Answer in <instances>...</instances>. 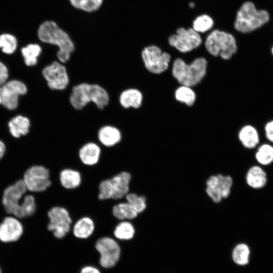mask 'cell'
<instances>
[{"mask_svg":"<svg viewBox=\"0 0 273 273\" xmlns=\"http://www.w3.org/2000/svg\"><path fill=\"white\" fill-rule=\"evenodd\" d=\"M37 36L42 42L57 47V57L63 64L70 60L75 50L74 42L69 33L53 20H46L40 24Z\"/></svg>","mask_w":273,"mask_h":273,"instance_id":"obj_1","label":"cell"},{"mask_svg":"<svg viewBox=\"0 0 273 273\" xmlns=\"http://www.w3.org/2000/svg\"><path fill=\"white\" fill-rule=\"evenodd\" d=\"M270 20L269 13L258 9L251 1L244 2L237 11L234 27L241 33H251L267 23Z\"/></svg>","mask_w":273,"mask_h":273,"instance_id":"obj_2","label":"cell"},{"mask_svg":"<svg viewBox=\"0 0 273 273\" xmlns=\"http://www.w3.org/2000/svg\"><path fill=\"white\" fill-rule=\"evenodd\" d=\"M69 101L77 110L82 109L90 102L103 109L108 104L109 96L105 89L98 84L81 83L73 87Z\"/></svg>","mask_w":273,"mask_h":273,"instance_id":"obj_3","label":"cell"},{"mask_svg":"<svg viewBox=\"0 0 273 273\" xmlns=\"http://www.w3.org/2000/svg\"><path fill=\"white\" fill-rule=\"evenodd\" d=\"M206 51L213 56L230 59L237 52L236 38L232 33L214 28L207 34L204 41Z\"/></svg>","mask_w":273,"mask_h":273,"instance_id":"obj_4","label":"cell"},{"mask_svg":"<svg viewBox=\"0 0 273 273\" xmlns=\"http://www.w3.org/2000/svg\"><path fill=\"white\" fill-rule=\"evenodd\" d=\"M207 62L203 57L194 59L187 64L183 59L176 58L173 62L172 73L181 85L193 86L198 84L205 76Z\"/></svg>","mask_w":273,"mask_h":273,"instance_id":"obj_5","label":"cell"},{"mask_svg":"<svg viewBox=\"0 0 273 273\" xmlns=\"http://www.w3.org/2000/svg\"><path fill=\"white\" fill-rule=\"evenodd\" d=\"M131 176L129 172H121L111 178L102 181L99 187L100 200L121 199L128 194Z\"/></svg>","mask_w":273,"mask_h":273,"instance_id":"obj_6","label":"cell"},{"mask_svg":"<svg viewBox=\"0 0 273 273\" xmlns=\"http://www.w3.org/2000/svg\"><path fill=\"white\" fill-rule=\"evenodd\" d=\"M167 42L169 46L180 53H188L199 48L203 42L201 35L192 27L177 28L174 33L168 36Z\"/></svg>","mask_w":273,"mask_h":273,"instance_id":"obj_7","label":"cell"},{"mask_svg":"<svg viewBox=\"0 0 273 273\" xmlns=\"http://www.w3.org/2000/svg\"><path fill=\"white\" fill-rule=\"evenodd\" d=\"M22 179L28 191L31 193L43 192L52 185L49 170L38 164L30 166L26 169Z\"/></svg>","mask_w":273,"mask_h":273,"instance_id":"obj_8","label":"cell"},{"mask_svg":"<svg viewBox=\"0 0 273 273\" xmlns=\"http://www.w3.org/2000/svg\"><path fill=\"white\" fill-rule=\"evenodd\" d=\"M27 192L22 178L5 187L1 196V204L5 212L15 216Z\"/></svg>","mask_w":273,"mask_h":273,"instance_id":"obj_9","label":"cell"},{"mask_svg":"<svg viewBox=\"0 0 273 273\" xmlns=\"http://www.w3.org/2000/svg\"><path fill=\"white\" fill-rule=\"evenodd\" d=\"M141 57L146 68L151 73L160 74L166 71L171 60L170 55L163 52L158 46H146L141 52Z\"/></svg>","mask_w":273,"mask_h":273,"instance_id":"obj_10","label":"cell"},{"mask_svg":"<svg viewBox=\"0 0 273 273\" xmlns=\"http://www.w3.org/2000/svg\"><path fill=\"white\" fill-rule=\"evenodd\" d=\"M2 87L1 106L8 111L17 110L20 105V97L26 95L28 88L26 84L19 79L8 80Z\"/></svg>","mask_w":273,"mask_h":273,"instance_id":"obj_11","label":"cell"},{"mask_svg":"<svg viewBox=\"0 0 273 273\" xmlns=\"http://www.w3.org/2000/svg\"><path fill=\"white\" fill-rule=\"evenodd\" d=\"M233 179L231 175L221 173L210 175L206 181L205 192L215 203H219L231 195Z\"/></svg>","mask_w":273,"mask_h":273,"instance_id":"obj_12","label":"cell"},{"mask_svg":"<svg viewBox=\"0 0 273 273\" xmlns=\"http://www.w3.org/2000/svg\"><path fill=\"white\" fill-rule=\"evenodd\" d=\"M47 215L49 219L48 230L56 238H64L69 232L72 223L68 211L64 207L54 206L49 210Z\"/></svg>","mask_w":273,"mask_h":273,"instance_id":"obj_13","label":"cell"},{"mask_svg":"<svg viewBox=\"0 0 273 273\" xmlns=\"http://www.w3.org/2000/svg\"><path fill=\"white\" fill-rule=\"evenodd\" d=\"M41 73L48 86L51 90H63L69 84V78L66 68L59 61H53L44 67Z\"/></svg>","mask_w":273,"mask_h":273,"instance_id":"obj_14","label":"cell"},{"mask_svg":"<svg viewBox=\"0 0 273 273\" xmlns=\"http://www.w3.org/2000/svg\"><path fill=\"white\" fill-rule=\"evenodd\" d=\"M95 247L100 253V263L105 268L113 267L120 256V248L114 239L103 237L97 241Z\"/></svg>","mask_w":273,"mask_h":273,"instance_id":"obj_15","label":"cell"},{"mask_svg":"<svg viewBox=\"0 0 273 273\" xmlns=\"http://www.w3.org/2000/svg\"><path fill=\"white\" fill-rule=\"evenodd\" d=\"M24 231V225L20 219L8 215L0 222V241L5 243L17 242L23 236Z\"/></svg>","mask_w":273,"mask_h":273,"instance_id":"obj_16","label":"cell"},{"mask_svg":"<svg viewBox=\"0 0 273 273\" xmlns=\"http://www.w3.org/2000/svg\"><path fill=\"white\" fill-rule=\"evenodd\" d=\"M7 127L9 133L11 136L18 139L29 134L31 122L27 116L18 114L9 120Z\"/></svg>","mask_w":273,"mask_h":273,"instance_id":"obj_17","label":"cell"},{"mask_svg":"<svg viewBox=\"0 0 273 273\" xmlns=\"http://www.w3.org/2000/svg\"><path fill=\"white\" fill-rule=\"evenodd\" d=\"M245 180L250 188L260 189L264 187L267 184V174L261 166L253 165L248 170Z\"/></svg>","mask_w":273,"mask_h":273,"instance_id":"obj_18","label":"cell"},{"mask_svg":"<svg viewBox=\"0 0 273 273\" xmlns=\"http://www.w3.org/2000/svg\"><path fill=\"white\" fill-rule=\"evenodd\" d=\"M238 138L243 146L248 149L256 148L260 143L259 133L257 128L252 125L243 126L239 132Z\"/></svg>","mask_w":273,"mask_h":273,"instance_id":"obj_19","label":"cell"},{"mask_svg":"<svg viewBox=\"0 0 273 273\" xmlns=\"http://www.w3.org/2000/svg\"><path fill=\"white\" fill-rule=\"evenodd\" d=\"M142 93L135 88H128L123 91L120 95L119 101L124 108H139L143 101Z\"/></svg>","mask_w":273,"mask_h":273,"instance_id":"obj_20","label":"cell"},{"mask_svg":"<svg viewBox=\"0 0 273 273\" xmlns=\"http://www.w3.org/2000/svg\"><path fill=\"white\" fill-rule=\"evenodd\" d=\"M101 154L100 147L94 143H88L83 145L79 151V157L81 162L87 165L97 164Z\"/></svg>","mask_w":273,"mask_h":273,"instance_id":"obj_21","label":"cell"},{"mask_svg":"<svg viewBox=\"0 0 273 273\" xmlns=\"http://www.w3.org/2000/svg\"><path fill=\"white\" fill-rule=\"evenodd\" d=\"M98 139L105 146L111 147L118 143L121 139L120 131L116 127L106 125L98 131Z\"/></svg>","mask_w":273,"mask_h":273,"instance_id":"obj_22","label":"cell"},{"mask_svg":"<svg viewBox=\"0 0 273 273\" xmlns=\"http://www.w3.org/2000/svg\"><path fill=\"white\" fill-rule=\"evenodd\" d=\"M41 52V46L37 43H30L22 48L21 53L25 65L27 67L36 66Z\"/></svg>","mask_w":273,"mask_h":273,"instance_id":"obj_23","label":"cell"},{"mask_svg":"<svg viewBox=\"0 0 273 273\" xmlns=\"http://www.w3.org/2000/svg\"><path fill=\"white\" fill-rule=\"evenodd\" d=\"M36 208L35 197L32 194H26L15 216L20 219L27 218L35 213Z\"/></svg>","mask_w":273,"mask_h":273,"instance_id":"obj_24","label":"cell"},{"mask_svg":"<svg viewBox=\"0 0 273 273\" xmlns=\"http://www.w3.org/2000/svg\"><path fill=\"white\" fill-rule=\"evenodd\" d=\"M74 9L86 13H94L102 7L104 0H68Z\"/></svg>","mask_w":273,"mask_h":273,"instance_id":"obj_25","label":"cell"},{"mask_svg":"<svg viewBox=\"0 0 273 273\" xmlns=\"http://www.w3.org/2000/svg\"><path fill=\"white\" fill-rule=\"evenodd\" d=\"M95 225L93 220L87 217L79 219L74 225V235L79 239L88 238L93 233Z\"/></svg>","mask_w":273,"mask_h":273,"instance_id":"obj_26","label":"cell"},{"mask_svg":"<svg viewBox=\"0 0 273 273\" xmlns=\"http://www.w3.org/2000/svg\"><path fill=\"white\" fill-rule=\"evenodd\" d=\"M60 180L64 188L73 189L80 185L81 177L78 171L71 169H65L60 172Z\"/></svg>","mask_w":273,"mask_h":273,"instance_id":"obj_27","label":"cell"},{"mask_svg":"<svg viewBox=\"0 0 273 273\" xmlns=\"http://www.w3.org/2000/svg\"><path fill=\"white\" fill-rule=\"evenodd\" d=\"M214 27L213 18L207 14L197 16L192 23V28L199 33L204 34L212 30Z\"/></svg>","mask_w":273,"mask_h":273,"instance_id":"obj_28","label":"cell"},{"mask_svg":"<svg viewBox=\"0 0 273 273\" xmlns=\"http://www.w3.org/2000/svg\"><path fill=\"white\" fill-rule=\"evenodd\" d=\"M257 162L261 165H268L273 162V146L265 143L259 145L255 154Z\"/></svg>","mask_w":273,"mask_h":273,"instance_id":"obj_29","label":"cell"},{"mask_svg":"<svg viewBox=\"0 0 273 273\" xmlns=\"http://www.w3.org/2000/svg\"><path fill=\"white\" fill-rule=\"evenodd\" d=\"M112 213L114 217L122 221L135 218L139 214L127 202L114 206Z\"/></svg>","mask_w":273,"mask_h":273,"instance_id":"obj_30","label":"cell"},{"mask_svg":"<svg viewBox=\"0 0 273 273\" xmlns=\"http://www.w3.org/2000/svg\"><path fill=\"white\" fill-rule=\"evenodd\" d=\"M250 250L245 243H239L234 248L232 251V258L236 264L239 265H246L249 260Z\"/></svg>","mask_w":273,"mask_h":273,"instance_id":"obj_31","label":"cell"},{"mask_svg":"<svg viewBox=\"0 0 273 273\" xmlns=\"http://www.w3.org/2000/svg\"><path fill=\"white\" fill-rule=\"evenodd\" d=\"M134 234L133 225L130 222L123 220L116 225L114 231L115 237L121 240H130L133 237Z\"/></svg>","mask_w":273,"mask_h":273,"instance_id":"obj_32","label":"cell"},{"mask_svg":"<svg viewBox=\"0 0 273 273\" xmlns=\"http://www.w3.org/2000/svg\"><path fill=\"white\" fill-rule=\"evenodd\" d=\"M175 98L178 101L191 106L195 101L196 95L191 87L181 85L175 90Z\"/></svg>","mask_w":273,"mask_h":273,"instance_id":"obj_33","label":"cell"},{"mask_svg":"<svg viewBox=\"0 0 273 273\" xmlns=\"http://www.w3.org/2000/svg\"><path fill=\"white\" fill-rule=\"evenodd\" d=\"M18 41L12 34L4 33L0 35V49L7 55H12L16 51Z\"/></svg>","mask_w":273,"mask_h":273,"instance_id":"obj_34","label":"cell"},{"mask_svg":"<svg viewBox=\"0 0 273 273\" xmlns=\"http://www.w3.org/2000/svg\"><path fill=\"white\" fill-rule=\"evenodd\" d=\"M127 202L138 213L143 212L147 207L146 198L135 193H128L125 196Z\"/></svg>","mask_w":273,"mask_h":273,"instance_id":"obj_35","label":"cell"},{"mask_svg":"<svg viewBox=\"0 0 273 273\" xmlns=\"http://www.w3.org/2000/svg\"><path fill=\"white\" fill-rule=\"evenodd\" d=\"M10 74L8 67L4 62L0 61V86L9 80Z\"/></svg>","mask_w":273,"mask_h":273,"instance_id":"obj_36","label":"cell"},{"mask_svg":"<svg viewBox=\"0 0 273 273\" xmlns=\"http://www.w3.org/2000/svg\"><path fill=\"white\" fill-rule=\"evenodd\" d=\"M264 131L267 140L273 144V120H270L265 123Z\"/></svg>","mask_w":273,"mask_h":273,"instance_id":"obj_37","label":"cell"},{"mask_svg":"<svg viewBox=\"0 0 273 273\" xmlns=\"http://www.w3.org/2000/svg\"><path fill=\"white\" fill-rule=\"evenodd\" d=\"M7 151V147L5 142L0 139V161L5 157Z\"/></svg>","mask_w":273,"mask_h":273,"instance_id":"obj_38","label":"cell"},{"mask_svg":"<svg viewBox=\"0 0 273 273\" xmlns=\"http://www.w3.org/2000/svg\"><path fill=\"white\" fill-rule=\"evenodd\" d=\"M80 273H101L96 267L87 266L84 267L80 271Z\"/></svg>","mask_w":273,"mask_h":273,"instance_id":"obj_39","label":"cell"},{"mask_svg":"<svg viewBox=\"0 0 273 273\" xmlns=\"http://www.w3.org/2000/svg\"><path fill=\"white\" fill-rule=\"evenodd\" d=\"M2 103V87L0 86V106H1Z\"/></svg>","mask_w":273,"mask_h":273,"instance_id":"obj_40","label":"cell"},{"mask_svg":"<svg viewBox=\"0 0 273 273\" xmlns=\"http://www.w3.org/2000/svg\"><path fill=\"white\" fill-rule=\"evenodd\" d=\"M270 53L273 57V44L271 45L270 48Z\"/></svg>","mask_w":273,"mask_h":273,"instance_id":"obj_41","label":"cell"},{"mask_svg":"<svg viewBox=\"0 0 273 273\" xmlns=\"http://www.w3.org/2000/svg\"><path fill=\"white\" fill-rule=\"evenodd\" d=\"M0 273H1V269H0Z\"/></svg>","mask_w":273,"mask_h":273,"instance_id":"obj_42","label":"cell"}]
</instances>
